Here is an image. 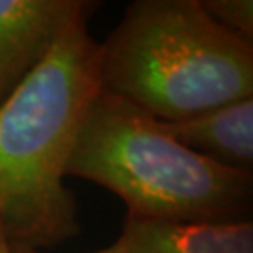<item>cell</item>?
Returning <instances> with one entry per match:
<instances>
[{
    "instance_id": "cell-3",
    "label": "cell",
    "mask_w": 253,
    "mask_h": 253,
    "mask_svg": "<svg viewBox=\"0 0 253 253\" xmlns=\"http://www.w3.org/2000/svg\"><path fill=\"white\" fill-rule=\"evenodd\" d=\"M68 176L115 193L133 219L250 221L253 174L178 143L158 118L101 90L68 163Z\"/></svg>"
},
{
    "instance_id": "cell-2",
    "label": "cell",
    "mask_w": 253,
    "mask_h": 253,
    "mask_svg": "<svg viewBox=\"0 0 253 253\" xmlns=\"http://www.w3.org/2000/svg\"><path fill=\"white\" fill-rule=\"evenodd\" d=\"M101 90L162 122L253 98V42L201 0H137L100 43Z\"/></svg>"
},
{
    "instance_id": "cell-1",
    "label": "cell",
    "mask_w": 253,
    "mask_h": 253,
    "mask_svg": "<svg viewBox=\"0 0 253 253\" xmlns=\"http://www.w3.org/2000/svg\"><path fill=\"white\" fill-rule=\"evenodd\" d=\"M98 4L83 0L45 56L0 107V225L11 244L51 248L79 233L66 188L77 137L101 92Z\"/></svg>"
},
{
    "instance_id": "cell-8",
    "label": "cell",
    "mask_w": 253,
    "mask_h": 253,
    "mask_svg": "<svg viewBox=\"0 0 253 253\" xmlns=\"http://www.w3.org/2000/svg\"><path fill=\"white\" fill-rule=\"evenodd\" d=\"M11 253H47L43 250H36V248H30V246H21V244H11ZM98 253V252H92Z\"/></svg>"
},
{
    "instance_id": "cell-7",
    "label": "cell",
    "mask_w": 253,
    "mask_h": 253,
    "mask_svg": "<svg viewBox=\"0 0 253 253\" xmlns=\"http://www.w3.org/2000/svg\"><path fill=\"white\" fill-rule=\"evenodd\" d=\"M201 6L217 25L248 42H253L252 0H201Z\"/></svg>"
},
{
    "instance_id": "cell-4",
    "label": "cell",
    "mask_w": 253,
    "mask_h": 253,
    "mask_svg": "<svg viewBox=\"0 0 253 253\" xmlns=\"http://www.w3.org/2000/svg\"><path fill=\"white\" fill-rule=\"evenodd\" d=\"M83 0H0V107L45 56Z\"/></svg>"
},
{
    "instance_id": "cell-5",
    "label": "cell",
    "mask_w": 253,
    "mask_h": 253,
    "mask_svg": "<svg viewBox=\"0 0 253 253\" xmlns=\"http://www.w3.org/2000/svg\"><path fill=\"white\" fill-rule=\"evenodd\" d=\"M98 253H253V223L126 217L120 236Z\"/></svg>"
},
{
    "instance_id": "cell-9",
    "label": "cell",
    "mask_w": 253,
    "mask_h": 253,
    "mask_svg": "<svg viewBox=\"0 0 253 253\" xmlns=\"http://www.w3.org/2000/svg\"><path fill=\"white\" fill-rule=\"evenodd\" d=\"M0 253H11V242L8 240L2 225H0Z\"/></svg>"
},
{
    "instance_id": "cell-6",
    "label": "cell",
    "mask_w": 253,
    "mask_h": 253,
    "mask_svg": "<svg viewBox=\"0 0 253 253\" xmlns=\"http://www.w3.org/2000/svg\"><path fill=\"white\" fill-rule=\"evenodd\" d=\"M162 126L193 152L229 169L252 172L253 98L208 109L190 118L162 122Z\"/></svg>"
}]
</instances>
